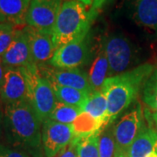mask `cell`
Masks as SVG:
<instances>
[{"instance_id":"6da1fadb","label":"cell","mask_w":157,"mask_h":157,"mask_svg":"<svg viewBox=\"0 0 157 157\" xmlns=\"http://www.w3.org/2000/svg\"><path fill=\"white\" fill-rule=\"evenodd\" d=\"M42 125L27 101L5 105L4 138L13 148L32 157H44Z\"/></svg>"},{"instance_id":"7a4b0ae2","label":"cell","mask_w":157,"mask_h":157,"mask_svg":"<svg viewBox=\"0 0 157 157\" xmlns=\"http://www.w3.org/2000/svg\"><path fill=\"white\" fill-rule=\"evenodd\" d=\"M154 71L153 65L142 64L123 73L107 78L101 91L107 101V126L136 100Z\"/></svg>"},{"instance_id":"3957f363","label":"cell","mask_w":157,"mask_h":157,"mask_svg":"<svg viewBox=\"0 0 157 157\" xmlns=\"http://www.w3.org/2000/svg\"><path fill=\"white\" fill-rule=\"evenodd\" d=\"M93 18L89 9L78 0L63 2L52 33L55 50L89 33Z\"/></svg>"},{"instance_id":"277c9868","label":"cell","mask_w":157,"mask_h":157,"mask_svg":"<svg viewBox=\"0 0 157 157\" xmlns=\"http://www.w3.org/2000/svg\"><path fill=\"white\" fill-rule=\"evenodd\" d=\"M27 82V101L39 121L44 123L49 120L56 106L57 100L51 82L45 78L36 64L23 67Z\"/></svg>"},{"instance_id":"5b68a950","label":"cell","mask_w":157,"mask_h":157,"mask_svg":"<svg viewBox=\"0 0 157 157\" xmlns=\"http://www.w3.org/2000/svg\"><path fill=\"white\" fill-rule=\"evenodd\" d=\"M145 113L140 103L124 114L115 126L113 136L115 141L114 157H128V150L135 138L146 125Z\"/></svg>"},{"instance_id":"8992f818","label":"cell","mask_w":157,"mask_h":157,"mask_svg":"<svg viewBox=\"0 0 157 157\" xmlns=\"http://www.w3.org/2000/svg\"><path fill=\"white\" fill-rule=\"evenodd\" d=\"M101 44L109 64L108 77L123 73L133 68L135 62L134 45L122 34H112L102 40ZM107 77V78H108Z\"/></svg>"},{"instance_id":"52a82bcc","label":"cell","mask_w":157,"mask_h":157,"mask_svg":"<svg viewBox=\"0 0 157 157\" xmlns=\"http://www.w3.org/2000/svg\"><path fill=\"white\" fill-rule=\"evenodd\" d=\"M89 56V33H87L57 49L50 65L60 69L79 68L86 63Z\"/></svg>"},{"instance_id":"ba28073f","label":"cell","mask_w":157,"mask_h":157,"mask_svg":"<svg viewBox=\"0 0 157 157\" xmlns=\"http://www.w3.org/2000/svg\"><path fill=\"white\" fill-rule=\"evenodd\" d=\"M62 4V0H31L26 25L52 34Z\"/></svg>"},{"instance_id":"9c48e42d","label":"cell","mask_w":157,"mask_h":157,"mask_svg":"<svg viewBox=\"0 0 157 157\" xmlns=\"http://www.w3.org/2000/svg\"><path fill=\"white\" fill-rule=\"evenodd\" d=\"M74 138L72 125L47 120L42 125V145L45 157H54Z\"/></svg>"},{"instance_id":"30bf717a","label":"cell","mask_w":157,"mask_h":157,"mask_svg":"<svg viewBox=\"0 0 157 157\" xmlns=\"http://www.w3.org/2000/svg\"><path fill=\"white\" fill-rule=\"evenodd\" d=\"M40 73L51 82L52 85L67 86L91 94L93 92L90 84L88 74L80 70L75 69H60L52 67L47 65L38 66Z\"/></svg>"},{"instance_id":"8fae6325","label":"cell","mask_w":157,"mask_h":157,"mask_svg":"<svg viewBox=\"0 0 157 157\" xmlns=\"http://www.w3.org/2000/svg\"><path fill=\"white\" fill-rule=\"evenodd\" d=\"M27 82L23 67L6 68L5 79L0 90V100L5 104L27 101Z\"/></svg>"},{"instance_id":"7c38bea8","label":"cell","mask_w":157,"mask_h":157,"mask_svg":"<svg viewBox=\"0 0 157 157\" xmlns=\"http://www.w3.org/2000/svg\"><path fill=\"white\" fill-rule=\"evenodd\" d=\"M22 29L28 40L34 64L41 66L50 62L56 51L53 45L52 34L39 31L29 25H25Z\"/></svg>"},{"instance_id":"4fadbf2b","label":"cell","mask_w":157,"mask_h":157,"mask_svg":"<svg viewBox=\"0 0 157 157\" xmlns=\"http://www.w3.org/2000/svg\"><path fill=\"white\" fill-rule=\"evenodd\" d=\"M1 59L5 68L26 67L33 65L28 40L22 28H17L11 44Z\"/></svg>"},{"instance_id":"5bb4252c","label":"cell","mask_w":157,"mask_h":157,"mask_svg":"<svg viewBox=\"0 0 157 157\" xmlns=\"http://www.w3.org/2000/svg\"><path fill=\"white\" fill-rule=\"evenodd\" d=\"M131 15L138 25L157 36V0H134Z\"/></svg>"},{"instance_id":"9a60e30c","label":"cell","mask_w":157,"mask_h":157,"mask_svg":"<svg viewBox=\"0 0 157 157\" xmlns=\"http://www.w3.org/2000/svg\"><path fill=\"white\" fill-rule=\"evenodd\" d=\"M128 157H157V132L150 122L147 121L135 138Z\"/></svg>"},{"instance_id":"2e32d148","label":"cell","mask_w":157,"mask_h":157,"mask_svg":"<svg viewBox=\"0 0 157 157\" xmlns=\"http://www.w3.org/2000/svg\"><path fill=\"white\" fill-rule=\"evenodd\" d=\"M31 0H0V23L11 24L17 28L26 25V14Z\"/></svg>"},{"instance_id":"e0dca14e","label":"cell","mask_w":157,"mask_h":157,"mask_svg":"<svg viewBox=\"0 0 157 157\" xmlns=\"http://www.w3.org/2000/svg\"><path fill=\"white\" fill-rule=\"evenodd\" d=\"M108 72L109 64L107 60V56L104 46L101 44L100 51L93 62L92 67L90 69V73L88 74L93 92L101 91L105 80L108 77Z\"/></svg>"},{"instance_id":"ac0fdd59","label":"cell","mask_w":157,"mask_h":157,"mask_svg":"<svg viewBox=\"0 0 157 157\" xmlns=\"http://www.w3.org/2000/svg\"><path fill=\"white\" fill-rule=\"evenodd\" d=\"M74 133V139L82 140L91 135L101 134L105 128L103 122L96 120L89 113L82 112L72 124Z\"/></svg>"},{"instance_id":"d6986e66","label":"cell","mask_w":157,"mask_h":157,"mask_svg":"<svg viewBox=\"0 0 157 157\" xmlns=\"http://www.w3.org/2000/svg\"><path fill=\"white\" fill-rule=\"evenodd\" d=\"M82 112L89 113L96 120L107 126V101L101 91L92 92L86 103L82 107Z\"/></svg>"},{"instance_id":"ffe728a7","label":"cell","mask_w":157,"mask_h":157,"mask_svg":"<svg viewBox=\"0 0 157 157\" xmlns=\"http://www.w3.org/2000/svg\"><path fill=\"white\" fill-rule=\"evenodd\" d=\"M52 86L58 102L78 107L82 109V107H84L88 100L90 94L85 93L83 91L57 85Z\"/></svg>"},{"instance_id":"44dd1931","label":"cell","mask_w":157,"mask_h":157,"mask_svg":"<svg viewBox=\"0 0 157 157\" xmlns=\"http://www.w3.org/2000/svg\"><path fill=\"white\" fill-rule=\"evenodd\" d=\"M141 91L143 103L151 113L157 114V69L147 79Z\"/></svg>"},{"instance_id":"7402d4cb","label":"cell","mask_w":157,"mask_h":157,"mask_svg":"<svg viewBox=\"0 0 157 157\" xmlns=\"http://www.w3.org/2000/svg\"><path fill=\"white\" fill-rule=\"evenodd\" d=\"M81 113L82 109L80 107L67 105L57 101L56 106L49 120L55 121L59 123L72 125Z\"/></svg>"},{"instance_id":"603a6c76","label":"cell","mask_w":157,"mask_h":157,"mask_svg":"<svg viewBox=\"0 0 157 157\" xmlns=\"http://www.w3.org/2000/svg\"><path fill=\"white\" fill-rule=\"evenodd\" d=\"M100 157H114L115 141L113 136V126L108 125L100 135Z\"/></svg>"},{"instance_id":"cb8c5ba5","label":"cell","mask_w":157,"mask_h":157,"mask_svg":"<svg viewBox=\"0 0 157 157\" xmlns=\"http://www.w3.org/2000/svg\"><path fill=\"white\" fill-rule=\"evenodd\" d=\"M100 135L96 134L82 140H78V157H100Z\"/></svg>"},{"instance_id":"d4e9b609","label":"cell","mask_w":157,"mask_h":157,"mask_svg":"<svg viewBox=\"0 0 157 157\" xmlns=\"http://www.w3.org/2000/svg\"><path fill=\"white\" fill-rule=\"evenodd\" d=\"M17 28L11 24L0 23V58L11 44Z\"/></svg>"},{"instance_id":"484cf974","label":"cell","mask_w":157,"mask_h":157,"mask_svg":"<svg viewBox=\"0 0 157 157\" xmlns=\"http://www.w3.org/2000/svg\"><path fill=\"white\" fill-rule=\"evenodd\" d=\"M0 157H32L25 152L0 144Z\"/></svg>"},{"instance_id":"4316f807","label":"cell","mask_w":157,"mask_h":157,"mask_svg":"<svg viewBox=\"0 0 157 157\" xmlns=\"http://www.w3.org/2000/svg\"><path fill=\"white\" fill-rule=\"evenodd\" d=\"M78 1L86 6L91 11L93 17H94L97 15L99 10L105 5L107 0H78Z\"/></svg>"},{"instance_id":"83f0119b","label":"cell","mask_w":157,"mask_h":157,"mask_svg":"<svg viewBox=\"0 0 157 157\" xmlns=\"http://www.w3.org/2000/svg\"><path fill=\"white\" fill-rule=\"evenodd\" d=\"M59 157H78V140L73 139L66 148H64Z\"/></svg>"},{"instance_id":"f1b7e54d","label":"cell","mask_w":157,"mask_h":157,"mask_svg":"<svg viewBox=\"0 0 157 157\" xmlns=\"http://www.w3.org/2000/svg\"><path fill=\"white\" fill-rule=\"evenodd\" d=\"M145 117L148 122H150L152 126L155 128L157 132V114L151 113L150 112H145Z\"/></svg>"},{"instance_id":"f546056e","label":"cell","mask_w":157,"mask_h":157,"mask_svg":"<svg viewBox=\"0 0 157 157\" xmlns=\"http://www.w3.org/2000/svg\"><path fill=\"white\" fill-rule=\"evenodd\" d=\"M5 73H6V68L3 65L2 59L0 58V90L2 88V86L4 83V79H5Z\"/></svg>"},{"instance_id":"4dcf8cb0","label":"cell","mask_w":157,"mask_h":157,"mask_svg":"<svg viewBox=\"0 0 157 157\" xmlns=\"http://www.w3.org/2000/svg\"><path fill=\"white\" fill-rule=\"evenodd\" d=\"M4 137V112L0 110V140Z\"/></svg>"},{"instance_id":"1f68e13d","label":"cell","mask_w":157,"mask_h":157,"mask_svg":"<svg viewBox=\"0 0 157 157\" xmlns=\"http://www.w3.org/2000/svg\"><path fill=\"white\" fill-rule=\"evenodd\" d=\"M65 1H68V0H65Z\"/></svg>"}]
</instances>
